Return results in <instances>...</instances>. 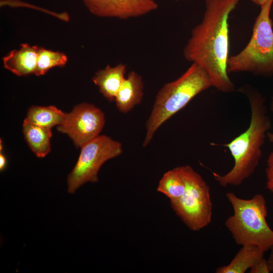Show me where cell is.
<instances>
[{
    "instance_id": "1",
    "label": "cell",
    "mask_w": 273,
    "mask_h": 273,
    "mask_svg": "<svg viewBox=\"0 0 273 273\" xmlns=\"http://www.w3.org/2000/svg\"><path fill=\"white\" fill-rule=\"evenodd\" d=\"M240 0H205L202 21L194 27L183 50L185 59L202 68L212 86L223 93L235 90L229 76V18Z\"/></svg>"
},
{
    "instance_id": "2",
    "label": "cell",
    "mask_w": 273,
    "mask_h": 273,
    "mask_svg": "<svg viewBox=\"0 0 273 273\" xmlns=\"http://www.w3.org/2000/svg\"><path fill=\"white\" fill-rule=\"evenodd\" d=\"M247 95L251 107V120L248 128L230 143L211 144L228 148L234 159L231 170L224 175L213 172L215 180L222 187L239 186L250 177L257 168L262 155L266 134L271 122L265 106V99L257 90H243Z\"/></svg>"
},
{
    "instance_id": "3",
    "label": "cell",
    "mask_w": 273,
    "mask_h": 273,
    "mask_svg": "<svg viewBox=\"0 0 273 273\" xmlns=\"http://www.w3.org/2000/svg\"><path fill=\"white\" fill-rule=\"evenodd\" d=\"M212 86L205 71L196 63L175 80L165 84L158 92L146 122V134L143 144L149 145L158 129L184 108L194 97Z\"/></svg>"
},
{
    "instance_id": "4",
    "label": "cell",
    "mask_w": 273,
    "mask_h": 273,
    "mask_svg": "<svg viewBox=\"0 0 273 273\" xmlns=\"http://www.w3.org/2000/svg\"><path fill=\"white\" fill-rule=\"evenodd\" d=\"M225 195L233 214L224 224L236 243L255 245L264 252L269 250L273 246V230L266 221L268 210L263 195L256 194L249 199L239 198L233 192Z\"/></svg>"
},
{
    "instance_id": "5",
    "label": "cell",
    "mask_w": 273,
    "mask_h": 273,
    "mask_svg": "<svg viewBox=\"0 0 273 273\" xmlns=\"http://www.w3.org/2000/svg\"><path fill=\"white\" fill-rule=\"evenodd\" d=\"M273 0L260 7L251 37L239 53L229 57L228 73L249 72L261 76L273 75V29L270 13Z\"/></svg>"
},
{
    "instance_id": "6",
    "label": "cell",
    "mask_w": 273,
    "mask_h": 273,
    "mask_svg": "<svg viewBox=\"0 0 273 273\" xmlns=\"http://www.w3.org/2000/svg\"><path fill=\"white\" fill-rule=\"evenodd\" d=\"M186 185L184 194L170 201L175 214L193 231H198L211 222L213 204L209 186L191 166L177 167Z\"/></svg>"
},
{
    "instance_id": "7",
    "label": "cell",
    "mask_w": 273,
    "mask_h": 273,
    "mask_svg": "<svg viewBox=\"0 0 273 273\" xmlns=\"http://www.w3.org/2000/svg\"><path fill=\"white\" fill-rule=\"evenodd\" d=\"M122 153V144L105 135H99L81 147L78 160L67 178L68 192L72 194L84 184L98 181L103 164Z\"/></svg>"
},
{
    "instance_id": "8",
    "label": "cell",
    "mask_w": 273,
    "mask_h": 273,
    "mask_svg": "<svg viewBox=\"0 0 273 273\" xmlns=\"http://www.w3.org/2000/svg\"><path fill=\"white\" fill-rule=\"evenodd\" d=\"M104 113L93 104L81 103L66 113L57 130L67 134L77 147L84 145L99 135L104 124Z\"/></svg>"
},
{
    "instance_id": "9",
    "label": "cell",
    "mask_w": 273,
    "mask_h": 273,
    "mask_svg": "<svg viewBox=\"0 0 273 273\" xmlns=\"http://www.w3.org/2000/svg\"><path fill=\"white\" fill-rule=\"evenodd\" d=\"M88 10L100 17L127 20L157 9L155 0H82Z\"/></svg>"
},
{
    "instance_id": "10",
    "label": "cell",
    "mask_w": 273,
    "mask_h": 273,
    "mask_svg": "<svg viewBox=\"0 0 273 273\" xmlns=\"http://www.w3.org/2000/svg\"><path fill=\"white\" fill-rule=\"evenodd\" d=\"M39 47L22 43L19 50H13L3 58L4 67L21 76L34 73Z\"/></svg>"
},
{
    "instance_id": "11",
    "label": "cell",
    "mask_w": 273,
    "mask_h": 273,
    "mask_svg": "<svg viewBox=\"0 0 273 273\" xmlns=\"http://www.w3.org/2000/svg\"><path fill=\"white\" fill-rule=\"evenodd\" d=\"M143 89L142 76L134 71H130L123 81L115 99L119 111L127 113L141 103L144 96Z\"/></svg>"
},
{
    "instance_id": "12",
    "label": "cell",
    "mask_w": 273,
    "mask_h": 273,
    "mask_svg": "<svg viewBox=\"0 0 273 273\" xmlns=\"http://www.w3.org/2000/svg\"><path fill=\"white\" fill-rule=\"evenodd\" d=\"M126 66L119 63L115 66L108 65L97 71L92 78L100 93L109 101H115L117 93L125 79Z\"/></svg>"
},
{
    "instance_id": "13",
    "label": "cell",
    "mask_w": 273,
    "mask_h": 273,
    "mask_svg": "<svg viewBox=\"0 0 273 273\" xmlns=\"http://www.w3.org/2000/svg\"><path fill=\"white\" fill-rule=\"evenodd\" d=\"M22 132L25 140L34 154L38 158H43L51 151V129L31 123L24 119Z\"/></svg>"
},
{
    "instance_id": "14",
    "label": "cell",
    "mask_w": 273,
    "mask_h": 273,
    "mask_svg": "<svg viewBox=\"0 0 273 273\" xmlns=\"http://www.w3.org/2000/svg\"><path fill=\"white\" fill-rule=\"evenodd\" d=\"M264 252L256 246L245 245L226 265L217 267L216 273H244L264 257Z\"/></svg>"
},
{
    "instance_id": "15",
    "label": "cell",
    "mask_w": 273,
    "mask_h": 273,
    "mask_svg": "<svg viewBox=\"0 0 273 273\" xmlns=\"http://www.w3.org/2000/svg\"><path fill=\"white\" fill-rule=\"evenodd\" d=\"M65 113L54 106H33L27 111L25 120L35 125L52 129L60 125L63 121Z\"/></svg>"
},
{
    "instance_id": "16",
    "label": "cell",
    "mask_w": 273,
    "mask_h": 273,
    "mask_svg": "<svg viewBox=\"0 0 273 273\" xmlns=\"http://www.w3.org/2000/svg\"><path fill=\"white\" fill-rule=\"evenodd\" d=\"M186 190L185 181L177 167L166 172L160 179L157 191L165 195L170 201L180 198Z\"/></svg>"
},
{
    "instance_id": "17",
    "label": "cell",
    "mask_w": 273,
    "mask_h": 273,
    "mask_svg": "<svg viewBox=\"0 0 273 273\" xmlns=\"http://www.w3.org/2000/svg\"><path fill=\"white\" fill-rule=\"evenodd\" d=\"M67 61V56L64 53L39 47L34 74L36 76L43 75L53 67H64Z\"/></svg>"
},
{
    "instance_id": "18",
    "label": "cell",
    "mask_w": 273,
    "mask_h": 273,
    "mask_svg": "<svg viewBox=\"0 0 273 273\" xmlns=\"http://www.w3.org/2000/svg\"><path fill=\"white\" fill-rule=\"evenodd\" d=\"M266 166V188L273 195V151L268 156Z\"/></svg>"
},
{
    "instance_id": "19",
    "label": "cell",
    "mask_w": 273,
    "mask_h": 273,
    "mask_svg": "<svg viewBox=\"0 0 273 273\" xmlns=\"http://www.w3.org/2000/svg\"><path fill=\"white\" fill-rule=\"evenodd\" d=\"M250 269V273H269L270 272L267 259L264 257L256 262Z\"/></svg>"
},
{
    "instance_id": "20",
    "label": "cell",
    "mask_w": 273,
    "mask_h": 273,
    "mask_svg": "<svg viewBox=\"0 0 273 273\" xmlns=\"http://www.w3.org/2000/svg\"><path fill=\"white\" fill-rule=\"evenodd\" d=\"M270 252L267 259V263L270 272L273 271V246L270 249Z\"/></svg>"
},
{
    "instance_id": "21",
    "label": "cell",
    "mask_w": 273,
    "mask_h": 273,
    "mask_svg": "<svg viewBox=\"0 0 273 273\" xmlns=\"http://www.w3.org/2000/svg\"><path fill=\"white\" fill-rule=\"evenodd\" d=\"M270 109L273 113V96L272 97L270 101ZM266 137L267 138L268 141L273 145V132L268 131L266 134Z\"/></svg>"
},
{
    "instance_id": "22",
    "label": "cell",
    "mask_w": 273,
    "mask_h": 273,
    "mask_svg": "<svg viewBox=\"0 0 273 273\" xmlns=\"http://www.w3.org/2000/svg\"><path fill=\"white\" fill-rule=\"evenodd\" d=\"M7 164V160L4 154L1 153L0 154V169L3 171L6 167Z\"/></svg>"
},
{
    "instance_id": "23",
    "label": "cell",
    "mask_w": 273,
    "mask_h": 273,
    "mask_svg": "<svg viewBox=\"0 0 273 273\" xmlns=\"http://www.w3.org/2000/svg\"><path fill=\"white\" fill-rule=\"evenodd\" d=\"M253 3L256 5L260 6L267 0H251Z\"/></svg>"
}]
</instances>
